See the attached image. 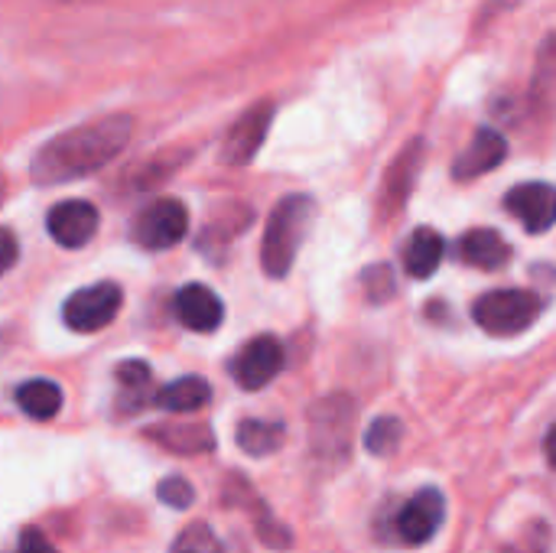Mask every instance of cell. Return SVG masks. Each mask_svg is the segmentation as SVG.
<instances>
[{
	"label": "cell",
	"instance_id": "cell-22",
	"mask_svg": "<svg viewBox=\"0 0 556 553\" xmlns=\"http://www.w3.org/2000/svg\"><path fill=\"white\" fill-rule=\"evenodd\" d=\"M283 437H287V427L277 424V420H241L238 430H235V440L241 447V453L248 456H270L283 447Z\"/></svg>",
	"mask_w": 556,
	"mask_h": 553
},
{
	"label": "cell",
	"instance_id": "cell-26",
	"mask_svg": "<svg viewBox=\"0 0 556 553\" xmlns=\"http://www.w3.org/2000/svg\"><path fill=\"white\" fill-rule=\"evenodd\" d=\"M156 495H160V502L163 505H169V508H189L192 502H195V489L186 482V479H179V476H169V479H163L160 486H156Z\"/></svg>",
	"mask_w": 556,
	"mask_h": 553
},
{
	"label": "cell",
	"instance_id": "cell-31",
	"mask_svg": "<svg viewBox=\"0 0 556 553\" xmlns=\"http://www.w3.org/2000/svg\"><path fill=\"white\" fill-rule=\"evenodd\" d=\"M3 192H7V179H3V173H0V202H3Z\"/></svg>",
	"mask_w": 556,
	"mask_h": 553
},
{
	"label": "cell",
	"instance_id": "cell-11",
	"mask_svg": "<svg viewBox=\"0 0 556 553\" xmlns=\"http://www.w3.org/2000/svg\"><path fill=\"white\" fill-rule=\"evenodd\" d=\"M46 228H49L55 244H62V248H85L94 238V231H98V209L91 202H81V199L59 202V205L49 209Z\"/></svg>",
	"mask_w": 556,
	"mask_h": 553
},
{
	"label": "cell",
	"instance_id": "cell-29",
	"mask_svg": "<svg viewBox=\"0 0 556 553\" xmlns=\"http://www.w3.org/2000/svg\"><path fill=\"white\" fill-rule=\"evenodd\" d=\"M16 548H20V553H59L52 544H49V541H46V538H42V535H39V531H36V528L23 531Z\"/></svg>",
	"mask_w": 556,
	"mask_h": 553
},
{
	"label": "cell",
	"instance_id": "cell-32",
	"mask_svg": "<svg viewBox=\"0 0 556 553\" xmlns=\"http://www.w3.org/2000/svg\"><path fill=\"white\" fill-rule=\"evenodd\" d=\"M62 3H85V0H62Z\"/></svg>",
	"mask_w": 556,
	"mask_h": 553
},
{
	"label": "cell",
	"instance_id": "cell-2",
	"mask_svg": "<svg viewBox=\"0 0 556 553\" xmlns=\"http://www.w3.org/2000/svg\"><path fill=\"white\" fill-rule=\"evenodd\" d=\"M316 218V202L309 196H287L277 202V209L267 218L264 241H261V264L267 277H287L303 238L309 235V225Z\"/></svg>",
	"mask_w": 556,
	"mask_h": 553
},
{
	"label": "cell",
	"instance_id": "cell-5",
	"mask_svg": "<svg viewBox=\"0 0 556 553\" xmlns=\"http://www.w3.org/2000/svg\"><path fill=\"white\" fill-rule=\"evenodd\" d=\"M189 212L179 199H153L137 218H134V241L143 251H166L186 238Z\"/></svg>",
	"mask_w": 556,
	"mask_h": 553
},
{
	"label": "cell",
	"instance_id": "cell-1",
	"mask_svg": "<svg viewBox=\"0 0 556 553\" xmlns=\"http://www.w3.org/2000/svg\"><path fill=\"white\" fill-rule=\"evenodd\" d=\"M130 134H134V121L127 114H108L81 127H72L36 150L29 163V176L36 186H59L91 176L127 147Z\"/></svg>",
	"mask_w": 556,
	"mask_h": 553
},
{
	"label": "cell",
	"instance_id": "cell-19",
	"mask_svg": "<svg viewBox=\"0 0 556 553\" xmlns=\"http://www.w3.org/2000/svg\"><path fill=\"white\" fill-rule=\"evenodd\" d=\"M228 505L235 502V505H248L251 512H254V528H257V538L267 544V548H274V551H283V548H290V531L257 502V495L251 492V486L248 482H241V479H231V486H228Z\"/></svg>",
	"mask_w": 556,
	"mask_h": 553
},
{
	"label": "cell",
	"instance_id": "cell-17",
	"mask_svg": "<svg viewBox=\"0 0 556 553\" xmlns=\"http://www.w3.org/2000/svg\"><path fill=\"white\" fill-rule=\"evenodd\" d=\"M443 254H446L443 235L437 228H417L404 244V271L414 280H427L443 264Z\"/></svg>",
	"mask_w": 556,
	"mask_h": 553
},
{
	"label": "cell",
	"instance_id": "cell-25",
	"mask_svg": "<svg viewBox=\"0 0 556 553\" xmlns=\"http://www.w3.org/2000/svg\"><path fill=\"white\" fill-rule=\"evenodd\" d=\"M169 553H225L222 541L215 538V531L208 525H189L176 541Z\"/></svg>",
	"mask_w": 556,
	"mask_h": 553
},
{
	"label": "cell",
	"instance_id": "cell-12",
	"mask_svg": "<svg viewBox=\"0 0 556 553\" xmlns=\"http://www.w3.org/2000/svg\"><path fill=\"white\" fill-rule=\"evenodd\" d=\"M420 163H424V140H410V143L394 156V163H391V169H388V176H384L381 202H378L381 218H391L397 209H404V202H407L410 192H414Z\"/></svg>",
	"mask_w": 556,
	"mask_h": 553
},
{
	"label": "cell",
	"instance_id": "cell-10",
	"mask_svg": "<svg viewBox=\"0 0 556 553\" xmlns=\"http://www.w3.org/2000/svg\"><path fill=\"white\" fill-rule=\"evenodd\" d=\"M505 209L531 235H544L556 225V186L551 183H521L505 196Z\"/></svg>",
	"mask_w": 556,
	"mask_h": 553
},
{
	"label": "cell",
	"instance_id": "cell-14",
	"mask_svg": "<svg viewBox=\"0 0 556 553\" xmlns=\"http://www.w3.org/2000/svg\"><path fill=\"white\" fill-rule=\"evenodd\" d=\"M505 156H508V140H505L498 130L482 127V130H476V137L469 140V147L456 156L453 176H456L459 183L476 179V176H485V173H492Z\"/></svg>",
	"mask_w": 556,
	"mask_h": 553
},
{
	"label": "cell",
	"instance_id": "cell-28",
	"mask_svg": "<svg viewBox=\"0 0 556 553\" xmlns=\"http://www.w3.org/2000/svg\"><path fill=\"white\" fill-rule=\"evenodd\" d=\"M16 257H20V248H16L13 231L10 228H0V277L16 264Z\"/></svg>",
	"mask_w": 556,
	"mask_h": 553
},
{
	"label": "cell",
	"instance_id": "cell-3",
	"mask_svg": "<svg viewBox=\"0 0 556 553\" xmlns=\"http://www.w3.org/2000/svg\"><path fill=\"white\" fill-rule=\"evenodd\" d=\"M355 417L358 407L349 394H329L309 407V450L323 466L336 469L349 460Z\"/></svg>",
	"mask_w": 556,
	"mask_h": 553
},
{
	"label": "cell",
	"instance_id": "cell-13",
	"mask_svg": "<svg viewBox=\"0 0 556 553\" xmlns=\"http://www.w3.org/2000/svg\"><path fill=\"white\" fill-rule=\"evenodd\" d=\"M173 310H176L179 323L192 332H215L225 319V303L205 284H186L176 293Z\"/></svg>",
	"mask_w": 556,
	"mask_h": 553
},
{
	"label": "cell",
	"instance_id": "cell-9",
	"mask_svg": "<svg viewBox=\"0 0 556 553\" xmlns=\"http://www.w3.org/2000/svg\"><path fill=\"white\" fill-rule=\"evenodd\" d=\"M446 518V502H443V492L440 489H420L394 518V531L404 544L417 548V544H427L433 541V535L440 531Z\"/></svg>",
	"mask_w": 556,
	"mask_h": 553
},
{
	"label": "cell",
	"instance_id": "cell-20",
	"mask_svg": "<svg viewBox=\"0 0 556 553\" xmlns=\"http://www.w3.org/2000/svg\"><path fill=\"white\" fill-rule=\"evenodd\" d=\"M531 104L538 114H556V33H551L534 59V78H531Z\"/></svg>",
	"mask_w": 556,
	"mask_h": 553
},
{
	"label": "cell",
	"instance_id": "cell-16",
	"mask_svg": "<svg viewBox=\"0 0 556 553\" xmlns=\"http://www.w3.org/2000/svg\"><path fill=\"white\" fill-rule=\"evenodd\" d=\"M459 257H463L469 267L498 271V267L508 264L511 248H508V241H505L495 228H472V231H466L463 241H459Z\"/></svg>",
	"mask_w": 556,
	"mask_h": 553
},
{
	"label": "cell",
	"instance_id": "cell-15",
	"mask_svg": "<svg viewBox=\"0 0 556 553\" xmlns=\"http://www.w3.org/2000/svg\"><path fill=\"white\" fill-rule=\"evenodd\" d=\"M147 437L153 443H160L163 450L179 453V456H199V453H212L215 450V433L205 424H189V420L160 424V427L147 430Z\"/></svg>",
	"mask_w": 556,
	"mask_h": 553
},
{
	"label": "cell",
	"instance_id": "cell-24",
	"mask_svg": "<svg viewBox=\"0 0 556 553\" xmlns=\"http://www.w3.org/2000/svg\"><path fill=\"white\" fill-rule=\"evenodd\" d=\"M404 437V427L397 417H378L368 430H365V450L375 453V456H388L394 453V447L401 443Z\"/></svg>",
	"mask_w": 556,
	"mask_h": 553
},
{
	"label": "cell",
	"instance_id": "cell-7",
	"mask_svg": "<svg viewBox=\"0 0 556 553\" xmlns=\"http://www.w3.org/2000/svg\"><path fill=\"white\" fill-rule=\"evenodd\" d=\"M283 368V345L274 336H257L251 339L235 359H231V378L244 391H261L267 388Z\"/></svg>",
	"mask_w": 556,
	"mask_h": 553
},
{
	"label": "cell",
	"instance_id": "cell-4",
	"mask_svg": "<svg viewBox=\"0 0 556 553\" xmlns=\"http://www.w3.org/2000/svg\"><path fill=\"white\" fill-rule=\"evenodd\" d=\"M541 310H544V303L531 290H492L476 300L472 319L489 336H518L538 323Z\"/></svg>",
	"mask_w": 556,
	"mask_h": 553
},
{
	"label": "cell",
	"instance_id": "cell-23",
	"mask_svg": "<svg viewBox=\"0 0 556 553\" xmlns=\"http://www.w3.org/2000/svg\"><path fill=\"white\" fill-rule=\"evenodd\" d=\"M16 404L33 420H52L62 411V388L55 381L33 378L16 391Z\"/></svg>",
	"mask_w": 556,
	"mask_h": 553
},
{
	"label": "cell",
	"instance_id": "cell-18",
	"mask_svg": "<svg viewBox=\"0 0 556 553\" xmlns=\"http://www.w3.org/2000/svg\"><path fill=\"white\" fill-rule=\"evenodd\" d=\"M153 404V375L147 362H121L117 365V411L140 414Z\"/></svg>",
	"mask_w": 556,
	"mask_h": 553
},
{
	"label": "cell",
	"instance_id": "cell-30",
	"mask_svg": "<svg viewBox=\"0 0 556 553\" xmlns=\"http://www.w3.org/2000/svg\"><path fill=\"white\" fill-rule=\"evenodd\" d=\"M544 456H547V463H551V469L556 473V424L547 430V440H544Z\"/></svg>",
	"mask_w": 556,
	"mask_h": 553
},
{
	"label": "cell",
	"instance_id": "cell-8",
	"mask_svg": "<svg viewBox=\"0 0 556 553\" xmlns=\"http://www.w3.org/2000/svg\"><path fill=\"white\" fill-rule=\"evenodd\" d=\"M270 121H274V104L270 101H261V104L248 108L231 124V130L222 140V163H228V166H248L257 156L264 137L270 130Z\"/></svg>",
	"mask_w": 556,
	"mask_h": 553
},
{
	"label": "cell",
	"instance_id": "cell-21",
	"mask_svg": "<svg viewBox=\"0 0 556 553\" xmlns=\"http://www.w3.org/2000/svg\"><path fill=\"white\" fill-rule=\"evenodd\" d=\"M208 401H212V388H208L205 378H195V375L166 385V388L153 398V404H156L160 411H169V414H195V411H202Z\"/></svg>",
	"mask_w": 556,
	"mask_h": 553
},
{
	"label": "cell",
	"instance_id": "cell-27",
	"mask_svg": "<svg viewBox=\"0 0 556 553\" xmlns=\"http://www.w3.org/2000/svg\"><path fill=\"white\" fill-rule=\"evenodd\" d=\"M362 280H365V287H368V297H371L375 303H381V300H388V297L394 293V277H391V271H388L384 264H375V267H368Z\"/></svg>",
	"mask_w": 556,
	"mask_h": 553
},
{
	"label": "cell",
	"instance_id": "cell-6",
	"mask_svg": "<svg viewBox=\"0 0 556 553\" xmlns=\"http://www.w3.org/2000/svg\"><path fill=\"white\" fill-rule=\"evenodd\" d=\"M121 287L117 284H91L85 290H75L65 306H62V319L72 332H98L104 326L114 323L117 310H121Z\"/></svg>",
	"mask_w": 556,
	"mask_h": 553
}]
</instances>
